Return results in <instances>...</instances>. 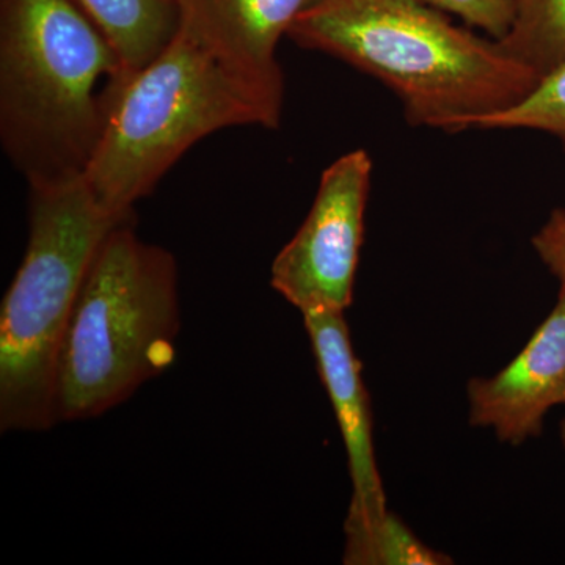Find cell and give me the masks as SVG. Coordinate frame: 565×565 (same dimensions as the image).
I'll use <instances>...</instances> for the list:
<instances>
[{
    "mask_svg": "<svg viewBox=\"0 0 565 565\" xmlns=\"http://www.w3.org/2000/svg\"><path fill=\"white\" fill-rule=\"evenodd\" d=\"M289 39L351 63L396 93L416 126L460 132L527 98L541 77L423 0H316Z\"/></svg>",
    "mask_w": 565,
    "mask_h": 565,
    "instance_id": "6da1fadb",
    "label": "cell"
},
{
    "mask_svg": "<svg viewBox=\"0 0 565 565\" xmlns=\"http://www.w3.org/2000/svg\"><path fill=\"white\" fill-rule=\"evenodd\" d=\"M132 74L74 0H0V140L29 185L84 177Z\"/></svg>",
    "mask_w": 565,
    "mask_h": 565,
    "instance_id": "7a4b0ae2",
    "label": "cell"
},
{
    "mask_svg": "<svg viewBox=\"0 0 565 565\" xmlns=\"http://www.w3.org/2000/svg\"><path fill=\"white\" fill-rule=\"evenodd\" d=\"M180 327L172 253L143 243L132 222L121 223L96 253L66 323L54 423L106 414L169 370Z\"/></svg>",
    "mask_w": 565,
    "mask_h": 565,
    "instance_id": "3957f363",
    "label": "cell"
},
{
    "mask_svg": "<svg viewBox=\"0 0 565 565\" xmlns=\"http://www.w3.org/2000/svg\"><path fill=\"white\" fill-rule=\"evenodd\" d=\"M29 189L28 248L0 310L2 433L55 426V363L71 311L107 234L134 222L104 210L85 177Z\"/></svg>",
    "mask_w": 565,
    "mask_h": 565,
    "instance_id": "277c9868",
    "label": "cell"
},
{
    "mask_svg": "<svg viewBox=\"0 0 565 565\" xmlns=\"http://www.w3.org/2000/svg\"><path fill=\"white\" fill-rule=\"evenodd\" d=\"M281 111L180 28L122 88L85 181L104 210L134 218L136 203L196 141L233 126L277 129Z\"/></svg>",
    "mask_w": 565,
    "mask_h": 565,
    "instance_id": "5b68a950",
    "label": "cell"
},
{
    "mask_svg": "<svg viewBox=\"0 0 565 565\" xmlns=\"http://www.w3.org/2000/svg\"><path fill=\"white\" fill-rule=\"evenodd\" d=\"M371 177L366 151L337 159L322 173L299 232L274 259L270 286L300 313L351 307Z\"/></svg>",
    "mask_w": 565,
    "mask_h": 565,
    "instance_id": "8992f818",
    "label": "cell"
},
{
    "mask_svg": "<svg viewBox=\"0 0 565 565\" xmlns=\"http://www.w3.org/2000/svg\"><path fill=\"white\" fill-rule=\"evenodd\" d=\"M470 422L504 444L522 445L542 433L545 415L565 405V289L523 351L493 377L468 384Z\"/></svg>",
    "mask_w": 565,
    "mask_h": 565,
    "instance_id": "52a82bcc",
    "label": "cell"
},
{
    "mask_svg": "<svg viewBox=\"0 0 565 565\" xmlns=\"http://www.w3.org/2000/svg\"><path fill=\"white\" fill-rule=\"evenodd\" d=\"M305 329L348 452L352 500L345 523H367L384 516L386 498L375 462L373 415L364 388L362 363L353 352L344 311L302 313Z\"/></svg>",
    "mask_w": 565,
    "mask_h": 565,
    "instance_id": "ba28073f",
    "label": "cell"
},
{
    "mask_svg": "<svg viewBox=\"0 0 565 565\" xmlns=\"http://www.w3.org/2000/svg\"><path fill=\"white\" fill-rule=\"evenodd\" d=\"M316 0H178L181 29L245 84L282 109L277 44Z\"/></svg>",
    "mask_w": 565,
    "mask_h": 565,
    "instance_id": "9c48e42d",
    "label": "cell"
},
{
    "mask_svg": "<svg viewBox=\"0 0 565 565\" xmlns=\"http://www.w3.org/2000/svg\"><path fill=\"white\" fill-rule=\"evenodd\" d=\"M129 70L140 71L172 43L181 28L178 0H74Z\"/></svg>",
    "mask_w": 565,
    "mask_h": 565,
    "instance_id": "30bf717a",
    "label": "cell"
},
{
    "mask_svg": "<svg viewBox=\"0 0 565 565\" xmlns=\"http://www.w3.org/2000/svg\"><path fill=\"white\" fill-rule=\"evenodd\" d=\"M500 44L545 79L565 63V0H516L511 31Z\"/></svg>",
    "mask_w": 565,
    "mask_h": 565,
    "instance_id": "8fae6325",
    "label": "cell"
},
{
    "mask_svg": "<svg viewBox=\"0 0 565 565\" xmlns=\"http://www.w3.org/2000/svg\"><path fill=\"white\" fill-rule=\"evenodd\" d=\"M344 564L446 565L451 557L423 544L392 512L362 525L344 523Z\"/></svg>",
    "mask_w": 565,
    "mask_h": 565,
    "instance_id": "7c38bea8",
    "label": "cell"
},
{
    "mask_svg": "<svg viewBox=\"0 0 565 565\" xmlns=\"http://www.w3.org/2000/svg\"><path fill=\"white\" fill-rule=\"evenodd\" d=\"M475 129H531L552 134L565 145V63L542 79L522 103L490 115Z\"/></svg>",
    "mask_w": 565,
    "mask_h": 565,
    "instance_id": "4fadbf2b",
    "label": "cell"
},
{
    "mask_svg": "<svg viewBox=\"0 0 565 565\" xmlns=\"http://www.w3.org/2000/svg\"><path fill=\"white\" fill-rule=\"evenodd\" d=\"M435 9L457 14L467 24L482 29L490 39L501 41L511 31L516 0H423Z\"/></svg>",
    "mask_w": 565,
    "mask_h": 565,
    "instance_id": "5bb4252c",
    "label": "cell"
},
{
    "mask_svg": "<svg viewBox=\"0 0 565 565\" xmlns=\"http://www.w3.org/2000/svg\"><path fill=\"white\" fill-rule=\"evenodd\" d=\"M533 247L539 258L548 267L565 289V210L557 207L545 225L535 233Z\"/></svg>",
    "mask_w": 565,
    "mask_h": 565,
    "instance_id": "9a60e30c",
    "label": "cell"
},
{
    "mask_svg": "<svg viewBox=\"0 0 565 565\" xmlns=\"http://www.w3.org/2000/svg\"><path fill=\"white\" fill-rule=\"evenodd\" d=\"M561 438H563V444L565 446V418L563 422V426H561Z\"/></svg>",
    "mask_w": 565,
    "mask_h": 565,
    "instance_id": "2e32d148",
    "label": "cell"
}]
</instances>
